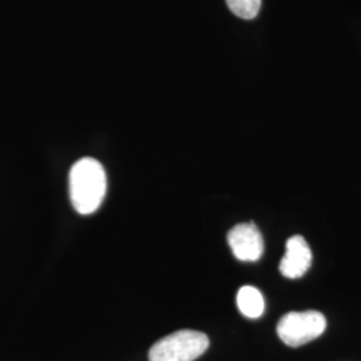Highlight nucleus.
<instances>
[{
	"mask_svg": "<svg viewBox=\"0 0 361 361\" xmlns=\"http://www.w3.org/2000/svg\"><path fill=\"white\" fill-rule=\"evenodd\" d=\"M312 264V252L302 235H293L286 241V253L280 262V271L286 279L302 277Z\"/></svg>",
	"mask_w": 361,
	"mask_h": 361,
	"instance_id": "nucleus-5",
	"label": "nucleus"
},
{
	"mask_svg": "<svg viewBox=\"0 0 361 361\" xmlns=\"http://www.w3.org/2000/svg\"><path fill=\"white\" fill-rule=\"evenodd\" d=\"M262 0H226L229 10L241 19H255L259 13Z\"/></svg>",
	"mask_w": 361,
	"mask_h": 361,
	"instance_id": "nucleus-7",
	"label": "nucleus"
},
{
	"mask_svg": "<svg viewBox=\"0 0 361 361\" xmlns=\"http://www.w3.org/2000/svg\"><path fill=\"white\" fill-rule=\"evenodd\" d=\"M70 198L79 214L95 213L104 202L107 190L106 171L95 158H82L70 170L68 176Z\"/></svg>",
	"mask_w": 361,
	"mask_h": 361,
	"instance_id": "nucleus-1",
	"label": "nucleus"
},
{
	"mask_svg": "<svg viewBox=\"0 0 361 361\" xmlns=\"http://www.w3.org/2000/svg\"><path fill=\"white\" fill-rule=\"evenodd\" d=\"M325 328L326 320L317 310L289 312L279 322L277 334L284 344L296 348L320 337Z\"/></svg>",
	"mask_w": 361,
	"mask_h": 361,
	"instance_id": "nucleus-3",
	"label": "nucleus"
},
{
	"mask_svg": "<svg viewBox=\"0 0 361 361\" xmlns=\"http://www.w3.org/2000/svg\"><path fill=\"white\" fill-rule=\"evenodd\" d=\"M209 348V338L198 331H178L157 341L149 352L150 361H194Z\"/></svg>",
	"mask_w": 361,
	"mask_h": 361,
	"instance_id": "nucleus-2",
	"label": "nucleus"
},
{
	"mask_svg": "<svg viewBox=\"0 0 361 361\" xmlns=\"http://www.w3.org/2000/svg\"><path fill=\"white\" fill-rule=\"evenodd\" d=\"M237 305L249 319H258L265 310V300L255 286H243L237 293Z\"/></svg>",
	"mask_w": 361,
	"mask_h": 361,
	"instance_id": "nucleus-6",
	"label": "nucleus"
},
{
	"mask_svg": "<svg viewBox=\"0 0 361 361\" xmlns=\"http://www.w3.org/2000/svg\"><path fill=\"white\" fill-rule=\"evenodd\" d=\"M228 243L240 261H257L264 253L262 234L253 222L235 225L228 233Z\"/></svg>",
	"mask_w": 361,
	"mask_h": 361,
	"instance_id": "nucleus-4",
	"label": "nucleus"
}]
</instances>
